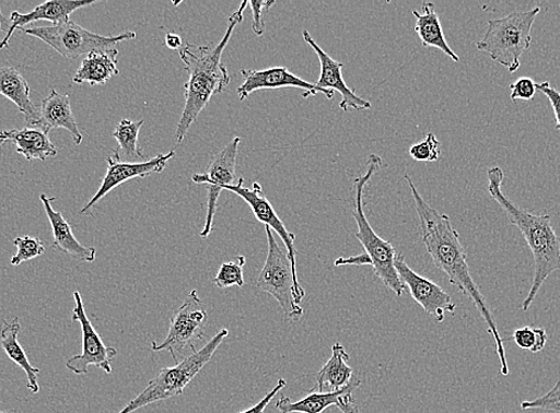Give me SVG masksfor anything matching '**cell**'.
Returning <instances> with one entry per match:
<instances>
[{
	"label": "cell",
	"mask_w": 560,
	"mask_h": 413,
	"mask_svg": "<svg viewBox=\"0 0 560 413\" xmlns=\"http://www.w3.org/2000/svg\"><path fill=\"white\" fill-rule=\"evenodd\" d=\"M405 179L412 198H415L422 243L435 268L447 275L450 284L470 298L479 315L485 319L489 334L497 343H500L502 338L495 318L470 273L458 232L453 228L452 221L447 215L440 213L424 201L417 185L407 173Z\"/></svg>",
	"instance_id": "6da1fadb"
},
{
	"label": "cell",
	"mask_w": 560,
	"mask_h": 413,
	"mask_svg": "<svg viewBox=\"0 0 560 413\" xmlns=\"http://www.w3.org/2000/svg\"><path fill=\"white\" fill-rule=\"evenodd\" d=\"M248 2L242 3L230 17L229 26L217 46H195L186 44L179 49L189 80L184 85L185 105L176 131V139L182 143L191 126L203 113L213 95L222 93L231 83L229 70L222 63L223 51L231 42L236 25L244 21Z\"/></svg>",
	"instance_id": "7a4b0ae2"
},
{
	"label": "cell",
	"mask_w": 560,
	"mask_h": 413,
	"mask_svg": "<svg viewBox=\"0 0 560 413\" xmlns=\"http://www.w3.org/2000/svg\"><path fill=\"white\" fill-rule=\"evenodd\" d=\"M504 172L501 167L488 169V192L506 213L511 223L524 235L528 248L535 258V274L528 296L522 305L523 311H528L533 302L548 278L560 271V238L553 228L549 215H535L518 208L502 192Z\"/></svg>",
	"instance_id": "3957f363"
},
{
	"label": "cell",
	"mask_w": 560,
	"mask_h": 413,
	"mask_svg": "<svg viewBox=\"0 0 560 413\" xmlns=\"http://www.w3.org/2000/svg\"><path fill=\"white\" fill-rule=\"evenodd\" d=\"M382 166L383 158L380 155L371 154L368 158L365 175L354 180L353 217L358 226L355 237L363 245L366 255L371 259V268L376 276L385 287L393 291L397 297H401L406 286L395 268L397 251L389 241H385L373 231L364 212L363 199L366 185Z\"/></svg>",
	"instance_id": "277c9868"
},
{
	"label": "cell",
	"mask_w": 560,
	"mask_h": 413,
	"mask_svg": "<svg viewBox=\"0 0 560 413\" xmlns=\"http://www.w3.org/2000/svg\"><path fill=\"white\" fill-rule=\"evenodd\" d=\"M540 12L541 8L536 7L489 20L487 32L476 48L487 52L492 61L503 66L510 73H515L525 51L530 47L533 25Z\"/></svg>",
	"instance_id": "5b68a950"
},
{
	"label": "cell",
	"mask_w": 560,
	"mask_h": 413,
	"mask_svg": "<svg viewBox=\"0 0 560 413\" xmlns=\"http://www.w3.org/2000/svg\"><path fill=\"white\" fill-rule=\"evenodd\" d=\"M230 330L221 329L201 350L186 356L176 366L160 369L147 388L118 413H132L142 408L180 396L215 355L223 341L229 338Z\"/></svg>",
	"instance_id": "8992f818"
},
{
	"label": "cell",
	"mask_w": 560,
	"mask_h": 413,
	"mask_svg": "<svg viewBox=\"0 0 560 413\" xmlns=\"http://www.w3.org/2000/svg\"><path fill=\"white\" fill-rule=\"evenodd\" d=\"M265 232L268 236L269 251L257 286L278 302L290 321H299L304 314L301 303L305 297V291L293 276L287 249L280 248L269 226H265Z\"/></svg>",
	"instance_id": "52a82bcc"
},
{
	"label": "cell",
	"mask_w": 560,
	"mask_h": 413,
	"mask_svg": "<svg viewBox=\"0 0 560 413\" xmlns=\"http://www.w3.org/2000/svg\"><path fill=\"white\" fill-rule=\"evenodd\" d=\"M22 32L42 39L57 50L61 57L68 59L88 56L89 52L96 49L114 48L119 43L137 37L135 32H126L117 36H102L91 33L73 21L50 26H30V28H23Z\"/></svg>",
	"instance_id": "ba28073f"
},
{
	"label": "cell",
	"mask_w": 560,
	"mask_h": 413,
	"mask_svg": "<svg viewBox=\"0 0 560 413\" xmlns=\"http://www.w3.org/2000/svg\"><path fill=\"white\" fill-rule=\"evenodd\" d=\"M208 319L206 304L198 297L196 290L191 291L180 308L173 314L166 339L162 343L153 342L152 351L168 352L179 364L184 352H197L198 343L206 338Z\"/></svg>",
	"instance_id": "9c48e42d"
},
{
	"label": "cell",
	"mask_w": 560,
	"mask_h": 413,
	"mask_svg": "<svg viewBox=\"0 0 560 413\" xmlns=\"http://www.w3.org/2000/svg\"><path fill=\"white\" fill-rule=\"evenodd\" d=\"M73 298L72 321L78 322L80 328H82L83 352L69 358L68 363H66V368L73 371L77 376H84L88 375L90 366H96L105 371L106 375H112V363L118 351L114 346L105 345L97 330L93 328L79 291L73 293Z\"/></svg>",
	"instance_id": "30bf717a"
},
{
	"label": "cell",
	"mask_w": 560,
	"mask_h": 413,
	"mask_svg": "<svg viewBox=\"0 0 560 413\" xmlns=\"http://www.w3.org/2000/svg\"><path fill=\"white\" fill-rule=\"evenodd\" d=\"M242 139L235 138L224 149L213 155L205 175H195V184L207 185L208 188V210L201 237L207 238L212 232L213 219H215L218 203L221 192L235 185V169L238 145Z\"/></svg>",
	"instance_id": "8fae6325"
},
{
	"label": "cell",
	"mask_w": 560,
	"mask_h": 413,
	"mask_svg": "<svg viewBox=\"0 0 560 413\" xmlns=\"http://www.w3.org/2000/svg\"><path fill=\"white\" fill-rule=\"evenodd\" d=\"M395 268L404 285L409 290L411 298L436 322H444L445 314L456 312L457 305L453 303L448 293L432 280L412 271L402 255H397Z\"/></svg>",
	"instance_id": "7c38bea8"
},
{
	"label": "cell",
	"mask_w": 560,
	"mask_h": 413,
	"mask_svg": "<svg viewBox=\"0 0 560 413\" xmlns=\"http://www.w3.org/2000/svg\"><path fill=\"white\" fill-rule=\"evenodd\" d=\"M244 178H238L235 185L229 186V188H225L224 190L242 197L249 205L252 212L255 213L256 219L260 223L265 224V226H269L271 231L276 232L278 236L282 238L289 255L293 276H295L296 283L300 284L296 260L298 252L295 245H293L295 244L296 235L287 229L285 224L277 215V212L269 199L265 197L260 184L255 182L253 184L252 189H247L244 186Z\"/></svg>",
	"instance_id": "4fadbf2b"
},
{
	"label": "cell",
	"mask_w": 560,
	"mask_h": 413,
	"mask_svg": "<svg viewBox=\"0 0 560 413\" xmlns=\"http://www.w3.org/2000/svg\"><path fill=\"white\" fill-rule=\"evenodd\" d=\"M113 153V156L106 158L108 169H106L100 190L91 198V201H89L80 213H85L91 210L102 201L106 194L117 189L119 185L131 179L149 177L154 175V173H162L167 167L171 160L176 156V151H171L167 154H160L149 160V162L124 163L115 152Z\"/></svg>",
	"instance_id": "5bb4252c"
},
{
	"label": "cell",
	"mask_w": 560,
	"mask_h": 413,
	"mask_svg": "<svg viewBox=\"0 0 560 413\" xmlns=\"http://www.w3.org/2000/svg\"><path fill=\"white\" fill-rule=\"evenodd\" d=\"M244 83L236 90L240 101H246L253 92L260 90H276L285 87L303 88V97L316 96L323 93L328 99L335 98V92L318 87L316 84L305 82L302 78L291 73L287 68H271L255 71L243 70Z\"/></svg>",
	"instance_id": "9a60e30c"
},
{
	"label": "cell",
	"mask_w": 560,
	"mask_h": 413,
	"mask_svg": "<svg viewBox=\"0 0 560 413\" xmlns=\"http://www.w3.org/2000/svg\"><path fill=\"white\" fill-rule=\"evenodd\" d=\"M302 34L305 44L310 45L314 49L319 60V64H322V75H319L316 85L324 90L338 92L341 96L339 106L345 113H348L351 109L355 111L371 109L370 102L357 96L355 92L346 85L342 76V69L345 68V64L330 58L327 52L315 43V39L308 31H303Z\"/></svg>",
	"instance_id": "2e32d148"
},
{
	"label": "cell",
	"mask_w": 560,
	"mask_h": 413,
	"mask_svg": "<svg viewBox=\"0 0 560 413\" xmlns=\"http://www.w3.org/2000/svg\"><path fill=\"white\" fill-rule=\"evenodd\" d=\"M96 3V0H49L42 5L36 7L30 13H20L13 11L10 16V26L3 42L0 43V49L9 46L10 38L18 30L22 31L26 24L38 21H48L52 25L70 21L72 13L80 9Z\"/></svg>",
	"instance_id": "e0dca14e"
},
{
	"label": "cell",
	"mask_w": 560,
	"mask_h": 413,
	"mask_svg": "<svg viewBox=\"0 0 560 413\" xmlns=\"http://www.w3.org/2000/svg\"><path fill=\"white\" fill-rule=\"evenodd\" d=\"M39 199H42L51 226V247L79 261H95L97 249L95 247H86L80 244L73 234L70 222L65 220L61 212L52 208L51 202L56 201L57 198H49L47 194L42 193L39 194Z\"/></svg>",
	"instance_id": "ac0fdd59"
},
{
	"label": "cell",
	"mask_w": 560,
	"mask_h": 413,
	"mask_svg": "<svg viewBox=\"0 0 560 413\" xmlns=\"http://www.w3.org/2000/svg\"><path fill=\"white\" fill-rule=\"evenodd\" d=\"M33 128L42 129L47 134L51 129L63 128L70 132L77 145L83 143V134L78 128L70 96L60 95L57 90H51L50 95L44 99L38 121Z\"/></svg>",
	"instance_id": "d6986e66"
},
{
	"label": "cell",
	"mask_w": 560,
	"mask_h": 413,
	"mask_svg": "<svg viewBox=\"0 0 560 413\" xmlns=\"http://www.w3.org/2000/svg\"><path fill=\"white\" fill-rule=\"evenodd\" d=\"M349 359L350 355L341 343L332 344L331 356L318 370L312 392L336 393L349 389L355 377Z\"/></svg>",
	"instance_id": "ffe728a7"
},
{
	"label": "cell",
	"mask_w": 560,
	"mask_h": 413,
	"mask_svg": "<svg viewBox=\"0 0 560 413\" xmlns=\"http://www.w3.org/2000/svg\"><path fill=\"white\" fill-rule=\"evenodd\" d=\"M0 140L15 144L18 152L28 162H46L48 157L58 154L57 146L50 141L47 132L38 128L25 127L0 131Z\"/></svg>",
	"instance_id": "44dd1931"
},
{
	"label": "cell",
	"mask_w": 560,
	"mask_h": 413,
	"mask_svg": "<svg viewBox=\"0 0 560 413\" xmlns=\"http://www.w3.org/2000/svg\"><path fill=\"white\" fill-rule=\"evenodd\" d=\"M118 50L114 48L96 49L84 58L73 76V83H89L91 86L104 85L119 74L117 69Z\"/></svg>",
	"instance_id": "7402d4cb"
},
{
	"label": "cell",
	"mask_w": 560,
	"mask_h": 413,
	"mask_svg": "<svg viewBox=\"0 0 560 413\" xmlns=\"http://www.w3.org/2000/svg\"><path fill=\"white\" fill-rule=\"evenodd\" d=\"M31 86L15 68H0V95L4 96L25 116L26 127H34L39 110L31 98Z\"/></svg>",
	"instance_id": "603a6c76"
},
{
	"label": "cell",
	"mask_w": 560,
	"mask_h": 413,
	"mask_svg": "<svg viewBox=\"0 0 560 413\" xmlns=\"http://www.w3.org/2000/svg\"><path fill=\"white\" fill-rule=\"evenodd\" d=\"M412 16L417 19L416 33L425 48H435L443 51L452 61L459 62L460 58L446 42L442 21L433 3H423L422 12L412 10Z\"/></svg>",
	"instance_id": "cb8c5ba5"
},
{
	"label": "cell",
	"mask_w": 560,
	"mask_h": 413,
	"mask_svg": "<svg viewBox=\"0 0 560 413\" xmlns=\"http://www.w3.org/2000/svg\"><path fill=\"white\" fill-rule=\"evenodd\" d=\"M21 332L20 318H12L10 322L4 321L0 328V345L11 362L23 369L26 376V389L33 394L39 392L38 376L39 368L33 367L26 356L23 346L19 341Z\"/></svg>",
	"instance_id": "d4e9b609"
},
{
	"label": "cell",
	"mask_w": 560,
	"mask_h": 413,
	"mask_svg": "<svg viewBox=\"0 0 560 413\" xmlns=\"http://www.w3.org/2000/svg\"><path fill=\"white\" fill-rule=\"evenodd\" d=\"M362 380L354 377L349 389L336 393L311 392L299 402H291V399L283 396L276 403L279 413H323L330 406H338L341 398L353 394L360 388Z\"/></svg>",
	"instance_id": "484cf974"
},
{
	"label": "cell",
	"mask_w": 560,
	"mask_h": 413,
	"mask_svg": "<svg viewBox=\"0 0 560 413\" xmlns=\"http://www.w3.org/2000/svg\"><path fill=\"white\" fill-rule=\"evenodd\" d=\"M144 125L143 119L135 122L130 119H122L114 130V139L117 141L118 149L114 151L119 158L138 160L144 158L143 151L139 146V134L142 126Z\"/></svg>",
	"instance_id": "4316f807"
},
{
	"label": "cell",
	"mask_w": 560,
	"mask_h": 413,
	"mask_svg": "<svg viewBox=\"0 0 560 413\" xmlns=\"http://www.w3.org/2000/svg\"><path fill=\"white\" fill-rule=\"evenodd\" d=\"M245 257H236L234 261L222 263L219 273L212 280L213 284H215L219 288L245 286Z\"/></svg>",
	"instance_id": "83f0119b"
},
{
	"label": "cell",
	"mask_w": 560,
	"mask_h": 413,
	"mask_svg": "<svg viewBox=\"0 0 560 413\" xmlns=\"http://www.w3.org/2000/svg\"><path fill=\"white\" fill-rule=\"evenodd\" d=\"M513 340L518 349L538 354L544 351L549 337L542 328L524 327L514 331Z\"/></svg>",
	"instance_id": "f1b7e54d"
},
{
	"label": "cell",
	"mask_w": 560,
	"mask_h": 413,
	"mask_svg": "<svg viewBox=\"0 0 560 413\" xmlns=\"http://www.w3.org/2000/svg\"><path fill=\"white\" fill-rule=\"evenodd\" d=\"M13 245L16 246L18 252L10 260L12 266L22 264L25 261H31L45 255L46 247L42 239L32 236H21L13 239Z\"/></svg>",
	"instance_id": "f546056e"
},
{
	"label": "cell",
	"mask_w": 560,
	"mask_h": 413,
	"mask_svg": "<svg viewBox=\"0 0 560 413\" xmlns=\"http://www.w3.org/2000/svg\"><path fill=\"white\" fill-rule=\"evenodd\" d=\"M409 155L419 163H436L442 155V144L433 132H429L422 141L410 146Z\"/></svg>",
	"instance_id": "4dcf8cb0"
},
{
	"label": "cell",
	"mask_w": 560,
	"mask_h": 413,
	"mask_svg": "<svg viewBox=\"0 0 560 413\" xmlns=\"http://www.w3.org/2000/svg\"><path fill=\"white\" fill-rule=\"evenodd\" d=\"M522 409L527 410H541L548 412L560 413V380L553 388L546 394L533 399V401H524Z\"/></svg>",
	"instance_id": "1f68e13d"
},
{
	"label": "cell",
	"mask_w": 560,
	"mask_h": 413,
	"mask_svg": "<svg viewBox=\"0 0 560 413\" xmlns=\"http://www.w3.org/2000/svg\"><path fill=\"white\" fill-rule=\"evenodd\" d=\"M512 101H526L529 102L535 98L536 93L538 91L537 83L535 80L524 76L516 80V82L511 86Z\"/></svg>",
	"instance_id": "d6a6232c"
},
{
	"label": "cell",
	"mask_w": 560,
	"mask_h": 413,
	"mask_svg": "<svg viewBox=\"0 0 560 413\" xmlns=\"http://www.w3.org/2000/svg\"><path fill=\"white\" fill-rule=\"evenodd\" d=\"M275 4L276 2H273V0L272 2H266V0H253V2H248L253 13L252 30L257 36H262L266 31L264 10H270Z\"/></svg>",
	"instance_id": "836d02e7"
},
{
	"label": "cell",
	"mask_w": 560,
	"mask_h": 413,
	"mask_svg": "<svg viewBox=\"0 0 560 413\" xmlns=\"http://www.w3.org/2000/svg\"><path fill=\"white\" fill-rule=\"evenodd\" d=\"M537 88L550 101L556 118V129L560 130V92L552 87L549 82L537 84Z\"/></svg>",
	"instance_id": "e575fe53"
},
{
	"label": "cell",
	"mask_w": 560,
	"mask_h": 413,
	"mask_svg": "<svg viewBox=\"0 0 560 413\" xmlns=\"http://www.w3.org/2000/svg\"><path fill=\"white\" fill-rule=\"evenodd\" d=\"M285 388H287V380L285 379L278 380L275 388L268 394H266L258 404H256L255 406H252L243 412H240V413H264L265 409L268 408V405L271 403L272 399L280 391L284 390Z\"/></svg>",
	"instance_id": "d590c367"
},
{
	"label": "cell",
	"mask_w": 560,
	"mask_h": 413,
	"mask_svg": "<svg viewBox=\"0 0 560 413\" xmlns=\"http://www.w3.org/2000/svg\"><path fill=\"white\" fill-rule=\"evenodd\" d=\"M335 264L337 268H343V266H357V268H362V266H372V262L364 251L363 255H359L357 257L339 258Z\"/></svg>",
	"instance_id": "8d00e7d4"
},
{
	"label": "cell",
	"mask_w": 560,
	"mask_h": 413,
	"mask_svg": "<svg viewBox=\"0 0 560 413\" xmlns=\"http://www.w3.org/2000/svg\"><path fill=\"white\" fill-rule=\"evenodd\" d=\"M338 408L342 413H362L357 406L353 394L342 397Z\"/></svg>",
	"instance_id": "74e56055"
},
{
	"label": "cell",
	"mask_w": 560,
	"mask_h": 413,
	"mask_svg": "<svg viewBox=\"0 0 560 413\" xmlns=\"http://www.w3.org/2000/svg\"><path fill=\"white\" fill-rule=\"evenodd\" d=\"M165 43L170 49H180L183 47L182 37L177 34L168 33Z\"/></svg>",
	"instance_id": "f35d334b"
},
{
	"label": "cell",
	"mask_w": 560,
	"mask_h": 413,
	"mask_svg": "<svg viewBox=\"0 0 560 413\" xmlns=\"http://www.w3.org/2000/svg\"><path fill=\"white\" fill-rule=\"evenodd\" d=\"M10 21L3 15L2 9H0V32L9 30Z\"/></svg>",
	"instance_id": "ab89813d"
},
{
	"label": "cell",
	"mask_w": 560,
	"mask_h": 413,
	"mask_svg": "<svg viewBox=\"0 0 560 413\" xmlns=\"http://www.w3.org/2000/svg\"><path fill=\"white\" fill-rule=\"evenodd\" d=\"M3 143H5V142H3L2 140H0V149H2Z\"/></svg>",
	"instance_id": "60d3db41"
},
{
	"label": "cell",
	"mask_w": 560,
	"mask_h": 413,
	"mask_svg": "<svg viewBox=\"0 0 560 413\" xmlns=\"http://www.w3.org/2000/svg\"><path fill=\"white\" fill-rule=\"evenodd\" d=\"M0 413H13V412H8V411H0Z\"/></svg>",
	"instance_id": "b9f144b4"
},
{
	"label": "cell",
	"mask_w": 560,
	"mask_h": 413,
	"mask_svg": "<svg viewBox=\"0 0 560 413\" xmlns=\"http://www.w3.org/2000/svg\"><path fill=\"white\" fill-rule=\"evenodd\" d=\"M487 413H491V412H487Z\"/></svg>",
	"instance_id": "7bdbcfd3"
}]
</instances>
